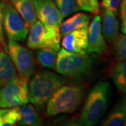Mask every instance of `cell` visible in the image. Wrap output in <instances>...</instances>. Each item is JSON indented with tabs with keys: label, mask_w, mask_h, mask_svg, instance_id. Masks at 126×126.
<instances>
[{
	"label": "cell",
	"mask_w": 126,
	"mask_h": 126,
	"mask_svg": "<svg viewBox=\"0 0 126 126\" xmlns=\"http://www.w3.org/2000/svg\"><path fill=\"white\" fill-rule=\"evenodd\" d=\"M88 29H81L72 31L63 36V48L80 54H86L88 47Z\"/></svg>",
	"instance_id": "10"
},
{
	"label": "cell",
	"mask_w": 126,
	"mask_h": 126,
	"mask_svg": "<svg viewBox=\"0 0 126 126\" xmlns=\"http://www.w3.org/2000/svg\"><path fill=\"white\" fill-rule=\"evenodd\" d=\"M116 16L110 10L102 7L101 30L104 39L108 42L115 41L118 36L119 23Z\"/></svg>",
	"instance_id": "11"
},
{
	"label": "cell",
	"mask_w": 126,
	"mask_h": 126,
	"mask_svg": "<svg viewBox=\"0 0 126 126\" xmlns=\"http://www.w3.org/2000/svg\"><path fill=\"white\" fill-rule=\"evenodd\" d=\"M92 59L86 54H80L67 50L60 49L55 69L63 77L69 79H80L91 70Z\"/></svg>",
	"instance_id": "4"
},
{
	"label": "cell",
	"mask_w": 126,
	"mask_h": 126,
	"mask_svg": "<svg viewBox=\"0 0 126 126\" xmlns=\"http://www.w3.org/2000/svg\"><path fill=\"white\" fill-rule=\"evenodd\" d=\"M115 50L116 56L118 61L126 59V34L118 36L115 41Z\"/></svg>",
	"instance_id": "22"
},
{
	"label": "cell",
	"mask_w": 126,
	"mask_h": 126,
	"mask_svg": "<svg viewBox=\"0 0 126 126\" xmlns=\"http://www.w3.org/2000/svg\"><path fill=\"white\" fill-rule=\"evenodd\" d=\"M29 102L27 80L16 77L0 88V108L20 107Z\"/></svg>",
	"instance_id": "5"
},
{
	"label": "cell",
	"mask_w": 126,
	"mask_h": 126,
	"mask_svg": "<svg viewBox=\"0 0 126 126\" xmlns=\"http://www.w3.org/2000/svg\"><path fill=\"white\" fill-rule=\"evenodd\" d=\"M5 49L11 59L20 77L28 79L35 70V61L31 50L26 48L18 42L9 39Z\"/></svg>",
	"instance_id": "7"
},
{
	"label": "cell",
	"mask_w": 126,
	"mask_h": 126,
	"mask_svg": "<svg viewBox=\"0 0 126 126\" xmlns=\"http://www.w3.org/2000/svg\"><path fill=\"white\" fill-rule=\"evenodd\" d=\"M0 44L5 48L4 35V27H3V1H0Z\"/></svg>",
	"instance_id": "25"
},
{
	"label": "cell",
	"mask_w": 126,
	"mask_h": 126,
	"mask_svg": "<svg viewBox=\"0 0 126 126\" xmlns=\"http://www.w3.org/2000/svg\"><path fill=\"white\" fill-rule=\"evenodd\" d=\"M88 44L86 54L96 53L102 54L107 48L101 30V17L97 15L93 19L88 30Z\"/></svg>",
	"instance_id": "9"
},
{
	"label": "cell",
	"mask_w": 126,
	"mask_h": 126,
	"mask_svg": "<svg viewBox=\"0 0 126 126\" xmlns=\"http://www.w3.org/2000/svg\"><path fill=\"white\" fill-rule=\"evenodd\" d=\"M45 31L44 25L37 20L30 29V33L27 39V46L32 50H37L42 48V40Z\"/></svg>",
	"instance_id": "16"
},
{
	"label": "cell",
	"mask_w": 126,
	"mask_h": 126,
	"mask_svg": "<svg viewBox=\"0 0 126 126\" xmlns=\"http://www.w3.org/2000/svg\"><path fill=\"white\" fill-rule=\"evenodd\" d=\"M20 107L0 109V126H15L20 120Z\"/></svg>",
	"instance_id": "20"
},
{
	"label": "cell",
	"mask_w": 126,
	"mask_h": 126,
	"mask_svg": "<svg viewBox=\"0 0 126 126\" xmlns=\"http://www.w3.org/2000/svg\"><path fill=\"white\" fill-rule=\"evenodd\" d=\"M85 87L82 84L61 86L46 104V113L52 117L63 113H71L79 108L83 99Z\"/></svg>",
	"instance_id": "3"
},
{
	"label": "cell",
	"mask_w": 126,
	"mask_h": 126,
	"mask_svg": "<svg viewBox=\"0 0 126 126\" xmlns=\"http://www.w3.org/2000/svg\"><path fill=\"white\" fill-rule=\"evenodd\" d=\"M10 1L29 26L37 20L36 10L32 0H10Z\"/></svg>",
	"instance_id": "15"
},
{
	"label": "cell",
	"mask_w": 126,
	"mask_h": 126,
	"mask_svg": "<svg viewBox=\"0 0 126 126\" xmlns=\"http://www.w3.org/2000/svg\"><path fill=\"white\" fill-rule=\"evenodd\" d=\"M77 3L79 10L91 12L89 0H77Z\"/></svg>",
	"instance_id": "26"
},
{
	"label": "cell",
	"mask_w": 126,
	"mask_h": 126,
	"mask_svg": "<svg viewBox=\"0 0 126 126\" xmlns=\"http://www.w3.org/2000/svg\"><path fill=\"white\" fill-rule=\"evenodd\" d=\"M111 87L108 81H100L88 93L79 117L81 126L96 125L106 111Z\"/></svg>",
	"instance_id": "2"
},
{
	"label": "cell",
	"mask_w": 126,
	"mask_h": 126,
	"mask_svg": "<svg viewBox=\"0 0 126 126\" xmlns=\"http://www.w3.org/2000/svg\"><path fill=\"white\" fill-rule=\"evenodd\" d=\"M125 126H126V122H125Z\"/></svg>",
	"instance_id": "28"
},
{
	"label": "cell",
	"mask_w": 126,
	"mask_h": 126,
	"mask_svg": "<svg viewBox=\"0 0 126 126\" xmlns=\"http://www.w3.org/2000/svg\"><path fill=\"white\" fill-rule=\"evenodd\" d=\"M37 18L46 28H59L63 17L53 0H32Z\"/></svg>",
	"instance_id": "8"
},
{
	"label": "cell",
	"mask_w": 126,
	"mask_h": 126,
	"mask_svg": "<svg viewBox=\"0 0 126 126\" xmlns=\"http://www.w3.org/2000/svg\"><path fill=\"white\" fill-rule=\"evenodd\" d=\"M89 23L90 18L86 14L78 13L75 14L65 21L62 22L60 27V36L63 37L68 33L77 30L88 29Z\"/></svg>",
	"instance_id": "13"
},
{
	"label": "cell",
	"mask_w": 126,
	"mask_h": 126,
	"mask_svg": "<svg viewBox=\"0 0 126 126\" xmlns=\"http://www.w3.org/2000/svg\"><path fill=\"white\" fill-rule=\"evenodd\" d=\"M121 0H102V7L110 10L114 14H117L118 6Z\"/></svg>",
	"instance_id": "23"
},
{
	"label": "cell",
	"mask_w": 126,
	"mask_h": 126,
	"mask_svg": "<svg viewBox=\"0 0 126 126\" xmlns=\"http://www.w3.org/2000/svg\"><path fill=\"white\" fill-rule=\"evenodd\" d=\"M120 16L121 21V31L123 34H126V0L121 1Z\"/></svg>",
	"instance_id": "24"
},
{
	"label": "cell",
	"mask_w": 126,
	"mask_h": 126,
	"mask_svg": "<svg viewBox=\"0 0 126 126\" xmlns=\"http://www.w3.org/2000/svg\"><path fill=\"white\" fill-rule=\"evenodd\" d=\"M59 50L51 48H41L36 52V59L42 67L55 69Z\"/></svg>",
	"instance_id": "18"
},
{
	"label": "cell",
	"mask_w": 126,
	"mask_h": 126,
	"mask_svg": "<svg viewBox=\"0 0 126 126\" xmlns=\"http://www.w3.org/2000/svg\"><path fill=\"white\" fill-rule=\"evenodd\" d=\"M3 27L9 39L17 42H24L29 33V25L9 2H3Z\"/></svg>",
	"instance_id": "6"
},
{
	"label": "cell",
	"mask_w": 126,
	"mask_h": 126,
	"mask_svg": "<svg viewBox=\"0 0 126 126\" xmlns=\"http://www.w3.org/2000/svg\"><path fill=\"white\" fill-rule=\"evenodd\" d=\"M67 82L64 77L48 70L37 72L30 81L29 101L37 110L42 111L55 92Z\"/></svg>",
	"instance_id": "1"
},
{
	"label": "cell",
	"mask_w": 126,
	"mask_h": 126,
	"mask_svg": "<svg viewBox=\"0 0 126 126\" xmlns=\"http://www.w3.org/2000/svg\"><path fill=\"white\" fill-rule=\"evenodd\" d=\"M126 121V94L118 101L116 104L104 118L102 126H122Z\"/></svg>",
	"instance_id": "12"
},
{
	"label": "cell",
	"mask_w": 126,
	"mask_h": 126,
	"mask_svg": "<svg viewBox=\"0 0 126 126\" xmlns=\"http://www.w3.org/2000/svg\"><path fill=\"white\" fill-rule=\"evenodd\" d=\"M112 79L118 90L126 94V59L119 61L114 67Z\"/></svg>",
	"instance_id": "19"
},
{
	"label": "cell",
	"mask_w": 126,
	"mask_h": 126,
	"mask_svg": "<svg viewBox=\"0 0 126 126\" xmlns=\"http://www.w3.org/2000/svg\"><path fill=\"white\" fill-rule=\"evenodd\" d=\"M63 18L79 11L77 0H54Z\"/></svg>",
	"instance_id": "21"
},
{
	"label": "cell",
	"mask_w": 126,
	"mask_h": 126,
	"mask_svg": "<svg viewBox=\"0 0 126 126\" xmlns=\"http://www.w3.org/2000/svg\"><path fill=\"white\" fill-rule=\"evenodd\" d=\"M17 77V71L8 53L0 51V88Z\"/></svg>",
	"instance_id": "14"
},
{
	"label": "cell",
	"mask_w": 126,
	"mask_h": 126,
	"mask_svg": "<svg viewBox=\"0 0 126 126\" xmlns=\"http://www.w3.org/2000/svg\"><path fill=\"white\" fill-rule=\"evenodd\" d=\"M91 12L93 14H97L99 12V4L98 0H89Z\"/></svg>",
	"instance_id": "27"
},
{
	"label": "cell",
	"mask_w": 126,
	"mask_h": 126,
	"mask_svg": "<svg viewBox=\"0 0 126 126\" xmlns=\"http://www.w3.org/2000/svg\"><path fill=\"white\" fill-rule=\"evenodd\" d=\"M20 111L21 114L18 123L20 126H37L41 125V120L36 109L32 104H24L20 106Z\"/></svg>",
	"instance_id": "17"
}]
</instances>
